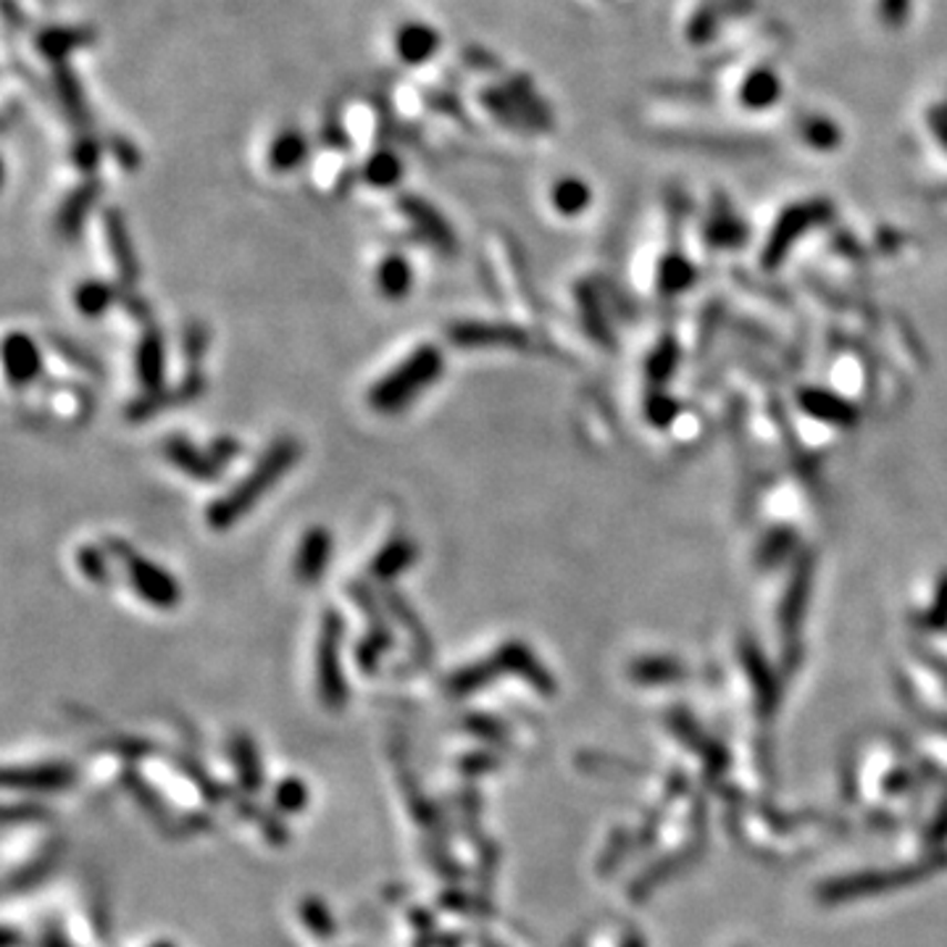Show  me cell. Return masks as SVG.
Instances as JSON below:
<instances>
[{
  "instance_id": "ffe728a7",
  "label": "cell",
  "mask_w": 947,
  "mask_h": 947,
  "mask_svg": "<svg viewBox=\"0 0 947 947\" xmlns=\"http://www.w3.org/2000/svg\"><path fill=\"white\" fill-rule=\"evenodd\" d=\"M413 271L411 264L403 256H388L377 269V287L384 298L400 300L405 298V292L411 290Z\"/></svg>"
},
{
  "instance_id": "d4e9b609",
  "label": "cell",
  "mask_w": 947,
  "mask_h": 947,
  "mask_svg": "<svg viewBox=\"0 0 947 947\" xmlns=\"http://www.w3.org/2000/svg\"><path fill=\"white\" fill-rule=\"evenodd\" d=\"M114 300H116V290L105 282H82L74 292L76 308H80L84 316H90V319L103 316L111 306H114Z\"/></svg>"
},
{
  "instance_id": "4316f807",
  "label": "cell",
  "mask_w": 947,
  "mask_h": 947,
  "mask_svg": "<svg viewBox=\"0 0 947 947\" xmlns=\"http://www.w3.org/2000/svg\"><path fill=\"white\" fill-rule=\"evenodd\" d=\"M390 645H392L390 629H369L367 637H363L356 648V663L367 673H371L379 666V661H382L384 650H388Z\"/></svg>"
},
{
  "instance_id": "f1b7e54d",
  "label": "cell",
  "mask_w": 947,
  "mask_h": 947,
  "mask_svg": "<svg viewBox=\"0 0 947 947\" xmlns=\"http://www.w3.org/2000/svg\"><path fill=\"white\" fill-rule=\"evenodd\" d=\"M76 566H80V572L88 577L90 581H95V585H103V581H111V572L109 564H105V550L95 545H84L80 547V553H76Z\"/></svg>"
},
{
  "instance_id": "7402d4cb",
  "label": "cell",
  "mask_w": 947,
  "mask_h": 947,
  "mask_svg": "<svg viewBox=\"0 0 947 947\" xmlns=\"http://www.w3.org/2000/svg\"><path fill=\"white\" fill-rule=\"evenodd\" d=\"M298 914L308 935H313L316 939H332L337 935V929H340L334 922L332 910H329V905L316 895H308L300 900Z\"/></svg>"
},
{
  "instance_id": "9c48e42d",
  "label": "cell",
  "mask_w": 947,
  "mask_h": 947,
  "mask_svg": "<svg viewBox=\"0 0 947 947\" xmlns=\"http://www.w3.org/2000/svg\"><path fill=\"white\" fill-rule=\"evenodd\" d=\"M103 237H105V245H109V250H111V261H114V266H116V274H119V279H122V285L135 287L137 277H140L135 245H132L130 231H126V224H124L122 214H119L116 208H109L103 214Z\"/></svg>"
},
{
  "instance_id": "277c9868",
  "label": "cell",
  "mask_w": 947,
  "mask_h": 947,
  "mask_svg": "<svg viewBox=\"0 0 947 947\" xmlns=\"http://www.w3.org/2000/svg\"><path fill=\"white\" fill-rule=\"evenodd\" d=\"M109 550L114 553L119 564H122L126 579L135 593L151 606L161 610L177 608L182 603V587L172 574L164 572L158 564H153L151 558L140 556V553L124 539H109Z\"/></svg>"
},
{
  "instance_id": "d590c367",
  "label": "cell",
  "mask_w": 947,
  "mask_h": 947,
  "mask_svg": "<svg viewBox=\"0 0 947 947\" xmlns=\"http://www.w3.org/2000/svg\"><path fill=\"white\" fill-rule=\"evenodd\" d=\"M40 947H74L72 939L66 937V931L61 929V926L48 924L42 926L40 931Z\"/></svg>"
},
{
  "instance_id": "2e32d148",
  "label": "cell",
  "mask_w": 947,
  "mask_h": 947,
  "mask_svg": "<svg viewBox=\"0 0 947 947\" xmlns=\"http://www.w3.org/2000/svg\"><path fill=\"white\" fill-rule=\"evenodd\" d=\"M497 677H503L497 658H480V661H472L461 666V669H455L451 677L445 679V690L451 698H466V694H474L484 690L487 684H493Z\"/></svg>"
},
{
  "instance_id": "5bb4252c",
  "label": "cell",
  "mask_w": 947,
  "mask_h": 947,
  "mask_svg": "<svg viewBox=\"0 0 947 947\" xmlns=\"http://www.w3.org/2000/svg\"><path fill=\"white\" fill-rule=\"evenodd\" d=\"M229 753H231V763H235L237 782H240V788L248 792V795H256V792H261V788H264V763H261V753H258L256 740H253L250 734L237 732L229 742Z\"/></svg>"
},
{
  "instance_id": "4fadbf2b",
  "label": "cell",
  "mask_w": 947,
  "mask_h": 947,
  "mask_svg": "<svg viewBox=\"0 0 947 947\" xmlns=\"http://www.w3.org/2000/svg\"><path fill=\"white\" fill-rule=\"evenodd\" d=\"M135 369L140 388L145 392H158L164 388L166 379V342L164 334L156 327H147L143 332V340L137 346L135 356Z\"/></svg>"
},
{
  "instance_id": "8fae6325",
  "label": "cell",
  "mask_w": 947,
  "mask_h": 947,
  "mask_svg": "<svg viewBox=\"0 0 947 947\" xmlns=\"http://www.w3.org/2000/svg\"><path fill=\"white\" fill-rule=\"evenodd\" d=\"M400 210H403L405 219L419 229V235H424V240L432 243L438 250L455 253V248H459L451 224H447L445 216H440V210L432 208L426 200L400 198Z\"/></svg>"
},
{
  "instance_id": "f35d334b",
  "label": "cell",
  "mask_w": 947,
  "mask_h": 947,
  "mask_svg": "<svg viewBox=\"0 0 947 947\" xmlns=\"http://www.w3.org/2000/svg\"><path fill=\"white\" fill-rule=\"evenodd\" d=\"M151 947H177L174 943H168V939H158V943H153Z\"/></svg>"
},
{
  "instance_id": "ac0fdd59",
  "label": "cell",
  "mask_w": 947,
  "mask_h": 947,
  "mask_svg": "<svg viewBox=\"0 0 947 947\" xmlns=\"http://www.w3.org/2000/svg\"><path fill=\"white\" fill-rule=\"evenodd\" d=\"M384 603H388V610H392V616L403 624L405 631H409L413 650H416V656L424 658V661H430L432 656V640L430 635H426L424 621L419 619V614L409 606V600L403 598V595H398L395 589H388L384 593Z\"/></svg>"
},
{
  "instance_id": "4dcf8cb0",
  "label": "cell",
  "mask_w": 947,
  "mask_h": 947,
  "mask_svg": "<svg viewBox=\"0 0 947 947\" xmlns=\"http://www.w3.org/2000/svg\"><path fill=\"white\" fill-rule=\"evenodd\" d=\"M206 350H208V332L203 329V325H189L185 329V340H182V353H185L187 367L198 371V361Z\"/></svg>"
},
{
  "instance_id": "cb8c5ba5",
  "label": "cell",
  "mask_w": 947,
  "mask_h": 947,
  "mask_svg": "<svg viewBox=\"0 0 947 947\" xmlns=\"http://www.w3.org/2000/svg\"><path fill=\"white\" fill-rule=\"evenodd\" d=\"M93 200H95V185H84V187L76 189L72 198L63 203L61 216H59L61 235H66V237L80 235L82 222H84V216H88L90 206H93Z\"/></svg>"
},
{
  "instance_id": "83f0119b",
  "label": "cell",
  "mask_w": 947,
  "mask_h": 947,
  "mask_svg": "<svg viewBox=\"0 0 947 947\" xmlns=\"http://www.w3.org/2000/svg\"><path fill=\"white\" fill-rule=\"evenodd\" d=\"M587 200L589 193L579 179H560L558 185L553 187V203H556L560 214H579Z\"/></svg>"
},
{
  "instance_id": "7a4b0ae2",
  "label": "cell",
  "mask_w": 947,
  "mask_h": 947,
  "mask_svg": "<svg viewBox=\"0 0 947 947\" xmlns=\"http://www.w3.org/2000/svg\"><path fill=\"white\" fill-rule=\"evenodd\" d=\"M445 371V358L434 346H421L405 356L403 363L390 369L379 382L371 384L369 405L377 413H400L438 382Z\"/></svg>"
},
{
  "instance_id": "9a60e30c",
  "label": "cell",
  "mask_w": 947,
  "mask_h": 947,
  "mask_svg": "<svg viewBox=\"0 0 947 947\" xmlns=\"http://www.w3.org/2000/svg\"><path fill=\"white\" fill-rule=\"evenodd\" d=\"M392 48H395L398 61L409 66H424V61H430L438 51V34L426 24H403L392 38Z\"/></svg>"
},
{
  "instance_id": "5b68a950",
  "label": "cell",
  "mask_w": 947,
  "mask_h": 947,
  "mask_svg": "<svg viewBox=\"0 0 947 947\" xmlns=\"http://www.w3.org/2000/svg\"><path fill=\"white\" fill-rule=\"evenodd\" d=\"M76 782V771L69 763H27V766H9L3 771V784L9 790L27 792H61Z\"/></svg>"
},
{
  "instance_id": "74e56055",
  "label": "cell",
  "mask_w": 947,
  "mask_h": 947,
  "mask_svg": "<svg viewBox=\"0 0 947 947\" xmlns=\"http://www.w3.org/2000/svg\"><path fill=\"white\" fill-rule=\"evenodd\" d=\"M21 943V935L13 926H6L3 929V947H17Z\"/></svg>"
},
{
  "instance_id": "8d00e7d4",
  "label": "cell",
  "mask_w": 947,
  "mask_h": 947,
  "mask_svg": "<svg viewBox=\"0 0 947 947\" xmlns=\"http://www.w3.org/2000/svg\"><path fill=\"white\" fill-rule=\"evenodd\" d=\"M208 451L214 453L216 459H219L222 463H227V461L237 459V455L243 453V445H240V442H237L235 438H231V440H229V438H219V440L214 442V445L208 447Z\"/></svg>"
},
{
  "instance_id": "e575fe53",
  "label": "cell",
  "mask_w": 947,
  "mask_h": 947,
  "mask_svg": "<svg viewBox=\"0 0 947 947\" xmlns=\"http://www.w3.org/2000/svg\"><path fill=\"white\" fill-rule=\"evenodd\" d=\"M497 766V761H495V755H490V753H474V755H469V758H463L461 761V769L466 771V774H484V771H493Z\"/></svg>"
},
{
  "instance_id": "3957f363",
  "label": "cell",
  "mask_w": 947,
  "mask_h": 947,
  "mask_svg": "<svg viewBox=\"0 0 947 947\" xmlns=\"http://www.w3.org/2000/svg\"><path fill=\"white\" fill-rule=\"evenodd\" d=\"M342 642H346V619L334 608H327L321 614L319 640H316V690H319V700L329 711H340L348 703Z\"/></svg>"
},
{
  "instance_id": "6da1fadb",
  "label": "cell",
  "mask_w": 947,
  "mask_h": 947,
  "mask_svg": "<svg viewBox=\"0 0 947 947\" xmlns=\"http://www.w3.org/2000/svg\"><path fill=\"white\" fill-rule=\"evenodd\" d=\"M300 455H303V447L295 438H279L271 442L261 459L256 461V466L235 487H229L227 493L208 505L206 524L216 532L231 529L243 516H248L256 508L269 490L277 487V482L300 461Z\"/></svg>"
},
{
  "instance_id": "52a82bcc",
  "label": "cell",
  "mask_w": 947,
  "mask_h": 947,
  "mask_svg": "<svg viewBox=\"0 0 947 947\" xmlns=\"http://www.w3.org/2000/svg\"><path fill=\"white\" fill-rule=\"evenodd\" d=\"M164 455L172 461V466H177L182 474L193 476L198 482H214L219 480L224 472V463L216 459L210 451H200L193 440H187L185 434H172L164 440Z\"/></svg>"
},
{
  "instance_id": "1f68e13d",
  "label": "cell",
  "mask_w": 947,
  "mask_h": 947,
  "mask_svg": "<svg viewBox=\"0 0 947 947\" xmlns=\"http://www.w3.org/2000/svg\"><path fill=\"white\" fill-rule=\"evenodd\" d=\"M179 766H182V771H185V774L193 779L195 784H198V790H200V795L208 800V803H222V788L219 784L214 782V779H208L206 776V771H203L198 763H193V761H187V758H179Z\"/></svg>"
},
{
  "instance_id": "f546056e",
  "label": "cell",
  "mask_w": 947,
  "mask_h": 947,
  "mask_svg": "<svg viewBox=\"0 0 947 947\" xmlns=\"http://www.w3.org/2000/svg\"><path fill=\"white\" fill-rule=\"evenodd\" d=\"M466 729L472 734L480 737V740H487V742H505L508 740V729H505V724H501V721H497L495 716H490V713H469Z\"/></svg>"
},
{
  "instance_id": "e0dca14e",
  "label": "cell",
  "mask_w": 947,
  "mask_h": 947,
  "mask_svg": "<svg viewBox=\"0 0 947 947\" xmlns=\"http://www.w3.org/2000/svg\"><path fill=\"white\" fill-rule=\"evenodd\" d=\"M416 558H419L416 543H413V539H409L405 535H398V537H392L390 543L377 553L369 568L377 579L392 581L395 577H400L403 572H409V568L416 564Z\"/></svg>"
},
{
  "instance_id": "d6a6232c",
  "label": "cell",
  "mask_w": 947,
  "mask_h": 947,
  "mask_svg": "<svg viewBox=\"0 0 947 947\" xmlns=\"http://www.w3.org/2000/svg\"><path fill=\"white\" fill-rule=\"evenodd\" d=\"M411 924L416 931V947H432L434 945V918L430 910L416 908L411 910Z\"/></svg>"
},
{
  "instance_id": "30bf717a",
  "label": "cell",
  "mask_w": 947,
  "mask_h": 947,
  "mask_svg": "<svg viewBox=\"0 0 947 947\" xmlns=\"http://www.w3.org/2000/svg\"><path fill=\"white\" fill-rule=\"evenodd\" d=\"M3 367L13 388L32 384L42 371V356L38 342L24 332H11L3 342Z\"/></svg>"
},
{
  "instance_id": "ba28073f",
  "label": "cell",
  "mask_w": 947,
  "mask_h": 947,
  "mask_svg": "<svg viewBox=\"0 0 947 947\" xmlns=\"http://www.w3.org/2000/svg\"><path fill=\"white\" fill-rule=\"evenodd\" d=\"M451 342L459 348H518L526 334L514 325H495V321H459L451 329Z\"/></svg>"
},
{
  "instance_id": "603a6c76",
  "label": "cell",
  "mask_w": 947,
  "mask_h": 947,
  "mask_svg": "<svg viewBox=\"0 0 947 947\" xmlns=\"http://www.w3.org/2000/svg\"><path fill=\"white\" fill-rule=\"evenodd\" d=\"M311 803V790L300 776H285L279 779L277 788H274V809L285 816H298L303 813Z\"/></svg>"
},
{
  "instance_id": "d6986e66",
  "label": "cell",
  "mask_w": 947,
  "mask_h": 947,
  "mask_svg": "<svg viewBox=\"0 0 947 947\" xmlns=\"http://www.w3.org/2000/svg\"><path fill=\"white\" fill-rule=\"evenodd\" d=\"M306 156H308V143L298 130L279 132L269 145V166L271 172L277 174H287L292 172V168H298L303 164Z\"/></svg>"
},
{
  "instance_id": "8992f818",
  "label": "cell",
  "mask_w": 947,
  "mask_h": 947,
  "mask_svg": "<svg viewBox=\"0 0 947 947\" xmlns=\"http://www.w3.org/2000/svg\"><path fill=\"white\" fill-rule=\"evenodd\" d=\"M332 547H334V537L327 526L319 524L306 532L292 560V572L300 585H313V581L325 577L329 558H332Z\"/></svg>"
},
{
  "instance_id": "44dd1931",
  "label": "cell",
  "mask_w": 947,
  "mask_h": 947,
  "mask_svg": "<svg viewBox=\"0 0 947 947\" xmlns=\"http://www.w3.org/2000/svg\"><path fill=\"white\" fill-rule=\"evenodd\" d=\"M776 97H782V80H776V74H771L769 69H758L742 82L740 101L748 109H769Z\"/></svg>"
},
{
  "instance_id": "484cf974",
  "label": "cell",
  "mask_w": 947,
  "mask_h": 947,
  "mask_svg": "<svg viewBox=\"0 0 947 947\" xmlns=\"http://www.w3.org/2000/svg\"><path fill=\"white\" fill-rule=\"evenodd\" d=\"M363 177L374 187H392L403 177V164L390 151H377L363 166Z\"/></svg>"
},
{
  "instance_id": "7c38bea8",
  "label": "cell",
  "mask_w": 947,
  "mask_h": 947,
  "mask_svg": "<svg viewBox=\"0 0 947 947\" xmlns=\"http://www.w3.org/2000/svg\"><path fill=\"white\" fill-rule=\"evenodd\" d=\"M493 656L497 658V663H501L503 673H514V677L529 682L539 692H553L550 671H545V666L537 661L535 652L526 648L524 642H516V640L505 642L493 652Z\"/></svg>"
},
{
  "instance_id": "836d02e7",
  "label": "cell",
  "mask_w": 947,
  "mask_h": 947,
  "mask_svg": "<svg viewBox=\"0 0 947 947\" xmlns=\"http://www.w3.org/2000/svg\"><path fill=\"white\" fill-rule=\"evenodd\" d=\"M53 348L59 350V353L63 358H66L69 363H74V367H80V369H95V363L90 361V356L82 353L80 348H74L69 340H61V337H53Z\"/></svg>"
}]
</instances>
